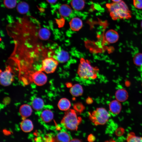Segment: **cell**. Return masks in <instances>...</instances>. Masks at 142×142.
<instances>
[{"mask_svg":"<svg viewBox=\"0 0 142 142\" xmlns=\"http://www.w3.org/2000/svg\"><path fill=\"white\" fill-rule=\"evenodd\" d=\"M106 6L110 16L114 20L129 19L132 17L131 11L123 1L108 3L106 4Z\"/></svg>","mask_w":142,"mask_h":142,"instance_id":"obj_1","label":"cell"},{"mask_svg":"<svg viewBox=\"0 0 142 142\" xmlns=\"http://www.w3.org/2000/svg\"><path fill=\"white\" fill-rule=\"evenodd\" d=\"M99 70L98 67L92 65L89 60L83 58H80L77 74L81 78L85 80L95 79L97 77Z\"/></svg>","mask_w":142,"mask_h":142,"instance_id":"obj_2","label":"cell"},{"mask_svg":"<svg viewBox=\"0 0 142 142\" xmlns=\"http://www.w3.org/2000/svg\"><path fill=\"white\" fill-rule=\"evenodd\" d=\"M82 120V118L77 116L74 109H69L65 111L61 123L68 130H77Z\"/></svg>","mask_w":142,"mask_h":142,"instance_id":"obj_3","label":"cell"},{"mask_svg":"<svg viewBox=\"0 0 142 142\" xmlns=\"http://www.w3.org/2000/svg\"><path fill=\"white\" fill-rule=\"evenodd\" d=\"M89 118L95 125H103L108 120L110 115L105 108H97L92 112H89Z\"/></svg>","mask_w":142,"mask_h":142,"instance_id":"obj_4","label":"cell"},{"mask_svg":"<svg viewBox=\"0 0 142 142\" xmlns=\"http://www.w3.org/2000/svg\"><path fill=\"white\" fill-rule=\"evenodd\" d=\"M58 64L59 62L53 57L46 58L42 60L39 70L47 74L52 73L55 71Z\"/></svg>","mask_w":142,"mask_h":142,"instance_id":"obj_5","label":"cell"},{"mask_svg":"<svg viewBox=\"0 0 142 142\" xmlns=\"http://www.w3.org/2000/svg\"><path fill=\"white\" fill-rule=\"evenodd\" d=\"M0 83L4 86H7L11 84L14 80V75L11 67H6L3 71L0 72Z\"/></svg>","mask_w":142,"mask_h":142,"instance_id":"obj_6","label":"cell"},{"mask_svg":"<svg viewBox=\"0 0 142 142\" xmlns=\"http://www.w3.org/2000/svg\"><path fill=\"white\" fill-rule=\"evenodd\" d=\"M29 79L30 82H33L38 86H41L46 83L47 78L43 72L39 70L31 73Z\"/></svg>","mask_w":142,"mask_h":142,"instance_id":"obj_7","label":"cell"},{"mask_svg":"<svg viewBox=\"0 0 142 142\" xmlns=\"http://www.w3.org/2000/svg\"><path fill=\"white\" fill-rule=\"evenodd\" d=\"M54 58L59 62L64 63L68 60L69 58V54L67 51L58 48L55 51Z\"/></svg>","mask_w":142,"mask_h":142,"instance_id":"obj_8","label":"cell"},{"mask_svg":"<svg viewBox=\"0 0 142 142\" xmlns=\"http://www.w3.org/2000/svg\"><path fill=\"white\" fill-rule=\"evenodd\" d=\"M105 36L106 41L110 43L116 42L118 41L119 38L118 33L113 29L108 31L106 32Z\"/></svg>","mask_w":142,"mask_h":142,"instance_id":"obj_9","label":"cell"},{"mask_svg":"<svg viewBox=\"0 0 142 142\" xmlns=\"http://www.w3.org/2000/svg\"><path fill=\"white\" fill-rule=\"evenodd\" d=\"M32 111L31 107L27 104L22 105L19 109V113L23 119L31 116Z\"/></svg>","mask_w":142,"mask_h":142,"instance_id":"obj_10","label":"cell"},{"mask_svg":"<svg viewBox=\"0 0 142 142\" xmlns=\"http://www.w3.org/2000/svg\"><path fill=\"white\" fill-rule=\"evenodd\" d=\"M121 105L120 102L116 100L111 101L109 103V108L110 112L113 114H119L121 109Z\"/></svg>","mask_w":142,"mask_h":142,"instance_id":"obj_11","label":"cell"},{"mask_svg":"<svg viewBox=\"0 0 142 142\" xmlns=\"http://www.w3.org/2000/svg\"><path fill=\"white\" fill-rule=\"evenodd\" d=\"M21 129L25 133H28L32 131L33 129L32 122L29 119H23L20 124Z\"/></svg>","mask_w":142,"mask_h":142,"instance_id":"obj_12","label":"cell"},{"mask_svg":"<svg viewBox=\"0 0 142 142\" xmlns=\"http://www.w3.org/2000/svg\"><path fill=\"white\" fill-rule=\"evenodd\" d=\"M70 28L72 30L77 31L80 30L83 26L82 20L79 18L75 17L72 19L69 23Z\"/></svg>","mask_w":142,"mask_h":142,"instance_id":"obj_13","label":"cell"},{"mask_svg":"<svg viewBox=\"0 0 142 142\" xmlns=\"http://www.w3.org/2000/svg\"><path fill=\"white\" fill-rule=\"evenodd\" d=\"M128 94L126 90L123 89L118 90L115 93V97L117 100L120 102L125 101L128 98Z\"/></svg>","mask_w":142,"mask_h":142,"instance_id":"obj_14","label":"cell"},{"mask_svg":"<svg viewBox=\"0 0 142 142\" xmlns=\"http://www.w3.org/2000/svg\"><path fill=\"white\" fill-rule=\"evenodd\" d=\"M83 90L82 86L80 84H75L72 86L70 89L69 92L74 97H77L82 95Z\"/></svg>","mask_w":142,"mask_h":142,"instance_id":"obj_15","label":"cell"},{"mask_svg":"<svg viewBox=\"0 0 142 142\" xmlns=\"http://www.w3.org/2000/svg\"><path fill=\"white\" fill-rule=\"evenodd\" d=\"M71 106L70 101L65 98L61 99L58 102V106L62 111H66L69 109Z\"/></svg>","mask_w":142,"mask_h":142,"instance_id":"obj_16","label":"cell"},{"mask_svg":"<svg viewBox=\"0 0 142 142\" xmlns=\"http://www.w3.org/2000/svg\"><path fill=\"white\" fill-rule=\"evenodd\" d=\"M40 116L43 121L47 123L50 122L53 120L54 117V114L51 110L48 109H45L42 113Z\"/></svg>","mask_w":142,"mask_h":142,"instance_id":"obj_17","label":"cell"},{"mask_svg":"<svg viewBox=\"0 0 142 142\" xmlns=\"http://www.w3.org/2000/svg\"><path fill=\"white\" fill-rule=\"evenodd\" d=\"M32 107L33 109L36 111L41 110L44 106V102L41 98L37 97L34 98L31 103Z\"/></svg>","mask_w":142,"mask_h":142,"instance_id":"obj_18","label":"cell"},{"mask_svg":"<svg viewBox=\"0 0 142 142\" xmlns=\"http://www.w3.org/2000/svg\"><path fill=\"white\" fill-rule=\"evenodd\" d=\"M55 140L57 142H69L70 141L69 135L65 131H61L58 133Z\"/></svg>","mask_w":142,"mask_h":142,"instance_id":"obj_19","label":"cell"},{"mask_svg":"<svg viewBox=\"0 0 142 142\" xmlns=\"http://www.w3.org/2000/svg\"><path fill=\"white\" fill-rule=\"evenodd\" d=\"M85 3V0H72L71 4L74 9L80 11L84 8Z\"/></svg>","mask_w":142,"mask_h":142,"instance_id":"obj_20","label":"cell"},{"mask_svg":"<svg viewBox=\"0 0 142 142\" xmlns=\"http://www.w3.org/2000/svg\"><path fill=\"white\" fill-rule=\"evenodd\" d=\"M59 12L60 14L64 17L68 16L71 13L72 10L71 8L68 5L63 4L60 7Z\"/></svg>","mask_w":142,"mask_h":142,"instance_id":"obj_21","label":"cell"},{"mask_svg":"<svg viewBox=\"0 0 142 142\" xmlns=\"http://www.w3.org/2000/svg\"><path fill=\"white\" fill-rule=\"evenodd\" d=\"M38 35L40 39L44 40H47L50 37V33L48 29L43 28L39 30Z\"/></svg>","mask_w":142,"mask_h":142,"instance_id":"obj_22","label":"cell"},{"mask_svg":"<svg viewBox=\"0 0 142 142\" xmlns=\"http://www.w3.org/2000/svg\"><path fill=\"white\" fill-rule=\"evenodd\" d=\"M127 142H142V137L136 136L133 132H131L128 135L127 139Z\"/></svg>","mask_w":142,"mask_h":142,"instance_id":"obj_23","label":"cell"},{"mask_svg":"<svg viewBox=\"0 0 142 142\" xmlns=\"http://www.w3.org/2000/svg\"><path fill=\"white\" fill-rule=\"evenodd\" d=\"M29 9L27 3L22 2L19 4L17 7V9L19 12L24 14L27 12Z\"/></svg>","mask_w":142,"mask_h":142,"instance_id":"obj_24","label":"cell"},{"mask_svg":"<svg viewBox=\"0 0 142 142\" xmlns=\"http://www.w3.org/2000/svg\"><path fill=\"white\" fill-rule=\"evenodd\" d=\"M133 61L135 65L141 67L142 65V53L136 54L133 58Z\"/></svg>","mask_w":142,"mask_h":142,"instance_id":"obj_25","label":"cell"},{"mask_svg":"<svg viewBox=\"0 0 142 142\" xmlns=\"http://www.w3.org/2000/svg\"><path fill=\"white\" fill-rule=\"evenodd\" d=\"M73 108L77 113L80 114L85 109V107L82 103L78 102L74 104Z\"/></svg>","mask_w":142,"mask_h":142,"instance_id":"obj_26","label":"cell"},{"mask_svg":"<svg viewBox=\"0 0 142 142\" xmlns=\"http://www.w3.org/2000/svg\"><path fill=\"white\" fill-rule=\"evenodd\" d=\"M16 0H4V4L8 8H12L16 5Z\"/></svg>","mask_w":142,"mask_h":142,"instance_id":"obj_27","label":"cell"},{"mask_svg":"<svg viewBox=\"0 0 142 142\" xmlns=\"http://www.w3.org/2000/svg\"><path fill=\"white\" fill-rule=\"evenodd\" d=\"M133 4L136 8L139 9H142V0H133Z\"/></svg>","mask_w":142,"mask_h":142,"instance_id":"obj_28","label":"cell"},{"mask_svg":"<svg viewBox=\"0 0 142 142\" xmlns=\"http://www.w3.org/2000/svg\"><path fill=\"white\" fill-rule=\"evenodd\" d=\"M93 100L90 98L88 97V98L86 100V102L88 104H90L92 103L93 102Z\"/></svg>","mask_w":142,"mask_h":142,"instance_id":"obj_29","label":"cell"},{"mask_svg":"<svg viewBox=\"0 0 142 142\" xmlns=\"http://www.w3.org/2000/svg\"><path fill=\"white\" fill-rule=\"evenodd\" d=\"M69 142H82L80 140L77 139H74L72 140Z\"/></svg>","mask_w":142,"mask_h":142,"instance_id":"obj_30","label":"cell"},{"mask_svg":"<svg viewBox=\"0 0 142 142\" xmlns=\"http://www.w3.org/2000/svg\"><path fill=\"white\" fill-rule=\"evenodd\" d=\"M49 3H54L57 0H47Z\"/></svg>","mask_w":142,"mask_h":142,"instance_id":"obj_31","label":"cell"},{"mask_svg":"<svg viewBox=\"0 0 142 142\" xmlns=\"http://www.w3.org/2000/svg\"><path fill=\"white\" fill-rule=\"evenodd\" d=\"M105 142H116V141L114 140L111 139L108 140L106 141Z\"/></svg>","mask_w":142,"mask_h":142,"instance_id":"obj_32","label":"cell"},{"mask_svg":"<svg viewBox=\"0 0 142 142\" xmlns=\"http://www.w3.org/2000/svg\"><path fill=\"white\" fill-rule=\"evenodd\" d=\"M113 2H117L121 1L122 0H111Z\"/></svg>","mask_w":142,"mask_h":142,"instance_id":"obj_33","label":"cell"},{"mask_svg":"<svg viewBox=\"0 0 142 142\" xmlns=\"http://www.w3.org/2000/svg\"><path fill=\"white\" fill-rule=\"evenodd\" d=\"M140 70L142 72V65L140 67Z\"/></svg>","mask_w":142,"mask_h":142,"instance_id":"obj_34","label":"cell"},{"mask_svg":"<svg viewBox=\"0 0 142 142\" xmlns=\"http://www.w3.org/2000/svg\"><path fill=\"white\" fill-rule=\"evenodd\" d=\"M141 28H142V21L141 22Z\"/></svg>","mask_w":142,"mask_h":142,"instance_id":"obj_35","label":"cell"},{"mask_svg":"<svg viewBox=\"0 0 142 142\" xmlns=\"http://www.w3.org/2000/svg\"></svg>","mask_w":142,"mask_h":142,"instance_id":"obj_36","label":"cell"}]
</instances>
